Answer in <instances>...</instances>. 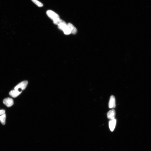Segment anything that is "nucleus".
<instances>
[{
	"instance_id": "obj_1",
	"label": "nucleus",
	"mask_w": 151,
	"mask_h": 151,
	"mask_svg": "<svg viewBox=\"0 0 151 151\" xmlns=\"http://www.w3.org/2000/svg\"><path fill=\"white\" fill-rule=\"evenodd\" d=\"M58 28L60 29L63 30L66 34H69L71 33L70 29L65 22L59 24Z\"/></svg>"
},
{
	"instance_id": "obj_2",
	"label": "nucleus",
	"mask_w": 151,
	"mask_h": 151,
	"mask_svg": "<svg viewBox=\"0 0 151 151\" xmlns=\"http://www.w3.org/2000/svg\"><path fill=\"white\" fill-rule=\"evenodd\" d=\"M28 82L27 81H24L21 82L15 87L14 89L19 90L20 89L21 90L25 89L26 88L28 84Z\"/></svg>"
},
{
	"instance_id": "obj_3",
	"label": "nucleus",
	"mask_w": 151,
	"mask_h": 151,
	"mask_svg": "<svg viewBox=\"0 0 151 151\" xmlns=\"http://www.w3.org/2000/svg\"><path fill=\"white\" fill-rule=\"evenodd\" d=\"M3 103L8 107L12 106L13 104V100L12 99L10 98H7L4 99L3 101Z\"/></svg>"
},
{
	"instance_id": "obj_4",
	"label": "nucleus",
	"mask_w": 151,
	"mask_h": 151,
	"mask_svg": "<svg viewBox=\"0 0 151 151\" xmlns=\"http://www.w3.org/2000/svg\"><path fill=\"white\" fill-rule=\"evenodd\" d=\"M46 13H47V14L48 16L50 17V18L53 19V20L59 18V16L58 15L51 11H48Z\"/></svg>"
},
{
	"instance_id": "obj_5",
	"label": "nucleus",
	"mask_w": 151,
	"mask_h": 151,
	"mask_svg": "<svg viewBox=\"0 0 151 151\" xmlns=\"http://www.w3.org/2000/svg\"><path fill=\"white\" fill-rule=\"evenodd\" d=\"M109 107L110 109L116 107V101L115 97L112 96L110 97L109 103Z\"/></svg>"
},
{
	"instance_id": "obj_6",
	"label": "nucleus",
	"mask_w": 151,
	"mask_h": 151,
	"mask_svg": "<svg viewBox=\"0 0 151 151\" xmlns=\"http://www.w3.org/2000/svg\"><path fill=\"white\" fill-rule=\"evenodd\" d=\"M117 121L116 119H111L109 121V126L110 130L113 131L115 128Z\"/></svg>"
},
{
	"instance_id": "obj_7",
	"label": "nucleus",
	"mask_w": 151,
	"mask_h": 151,
	"mask_svg": "<svg viewBox=\"0 0 151 151\" xmlns=\"http://www.w3.org/2000/svg\"><path fill=\"white\" fill-rule=\"evenodd\" d=\"M22 92V91H20L19 90H15L11 91L9 93V95L11 96L13 98H15L18 96Z\"/></svg>"
},
{
	"instance_id": "obj_8",
	"label": "nucleus",
	"mask_w": 151,
	"mask_h": 151,
	"mask_svg": "<svg viewBox=\"0 0 151 151\" xmlns=\"http://www.w3.org/2000/svg\"><path fill=\"white\" fill-rule=\"evenodd\" d=\"M107 117L108 119H115L116 116V112L115 110H110L107 113Z\"/></svg>"
},
{
	"instance_id": "obj_9",
	"label": "nucleus",
	"mask_w": 151,
	"mask_h": 151,
	"mask_svg": "<svg viewBox=\"0 0 151 151\" xmlns=\"http://www.w3.org/2000/svg\"><path fill=\"white\" fill-rule=\"evenodd\" d=\"M67 26L70 29L72 33L73 34H76L77 32V29L71 23H69Z\"/></svg>"
},
{
	"instance_id": "obj_10",
	"label": "nucleus",
	"mask_w": 151,
	"mask_h": 151,
	"mask_svg": "<svg viewBox=\"0 0 151 151\" xmlns=\"http://www.w3.org/2000/svg\"><path fill=\"white\" fill-rule=\"evenodd\" d=\"M6 119V115L5 114L0 116V122L3 125H5Z\"/></svg>"
},
{
	"instance_id": "obj_11",
	"label": "nucleus",
	"mask_w": 151,
	"mask_h": 151,
	"mask_svg": "<svg viewBox=\"0 0 151 151\" xmlns=\"http://www.w3.org/2000/svg\"><path fill=\"white\" fill-rule=\"evenodd\" d=\"M65 22L59 18L57 19L53 20V23L54 24L59 25L61 23L64 22Z\"/></svg>"
},
{
	"instance_id": "obj_12",
	"label": "nucleus",
	"mask_w": 151,
	"mask_h": 151,
	"mask_svg": "<svg viewBox=\"0 0 151 151\" xmlns=\"http://www.w3.org/2000/svg\"><path fill=\"white\" fill-rule=\"evenodd\" d=\"M31 0L38 7H42L43 6V4L42 3L40 2L39 1L37 0Z\"/></svg>"
},
{
	"instance_id": "obj_13",
	"label": "nucleus",
	"mask_w": 151,
	"mask_h": 151,
	"mask_svg": "<svg viewBox=\"0 0 151 151\" xmlns=\"http://www.w3.org/2000/svg\"><path fill=\"white\" fill-rule=\"evenodd\" d=\"M5 111L4 110H0V115H3L5 114Z\"/></svg>"
}]
</instances>
